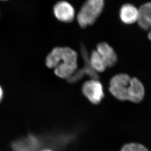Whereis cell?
Wrapping results in <instances>:
<instances>
[{
    "label": "cell",
    "instance_id": "cell-5",
    "mask_svg": "<svg viewBox=\"0 0 151 151\" xmlns=\"http://www.w3.org/2000/svg\"><path fill=\"white\" fill-rule=\"evenodd\" d=\"M53 12L56 18L62 22L70 23L75 17L74 8L70 4L65 1L56 3L53 8Z\"/></svg>",
    "mask_w": 151,
    "mask_h": 151
},
{
    "label": "cell",
    "instance_id": "cell-9",
    "mask_svg": "<svg viewBox=\"0 0 151 151\" xmlns=\"http://www.w3.org/2000/svg\"><path fill=\"white\" fill-rule=\"evenodd\" d=\"M139 15V9L130 4L123 5L120 10V19L123 23L126 24H132L137 22Z\"/></svg>",
    "mask_w": 151,
    "mask_h": 151
},
{
    "label": "cell",
    "instance_id": "cell-13",
    "mask_svg": "<svg viewBox=\"0 0 151 151\" xmlns=\"http://www.w3.org/2000/svg\"><path fill=\"white\" fill-rule=\"evenodd\" d=\"M86 75L83 68L76 71L69 78H68L69 83H74L81 80L84 76Z\"/></svg>",
    "mask_w": 151,
    "mask_h": 151
},
{
    "label": "cell",
    "instance_id": "cell-1",
    "mask_svg": "<svg viewBox=\"0 0 151 151\" xmlns=\"http://www.w3.org/2000/svg\"><path fill=\"white\" fill-rule=\"evenodd\" d=\"M46 61L47 67L55 68L56 75L68 78L77 69V53L68 47H56L47 55Z\"/></svg>",
    "mask_w": 151,
    "mask_h": 151
},
{
    "label": "cell",
    "instance_id": "cell-8",
    "mask_svg": "<svg viewBox=\"0 0 151 151\" xmlns=\"http://www.w3.org/2000/svg\"><path fill=\"white\" fill-rule=\"evenodd\" d=\"M144 86L141 81L136 78H132L129 89V101L134 103H139L144 98Z\"/></svg>",
    "mask_w": 151,
    "mask_h": 151
},
{
    "label": "cell",
    "instance_id": "cell-4",
    "mask_svg": "<svg viewBox=\"0 0 151 151\" xmlns=\"http://www.w3.org/2000/svg\"><path fill=\"white\" fill-rule=\"evenodd\" d=\"M82 91L84 96L93 104H99L104 97L103 86L97 80H90L83 84Z\"/></svg>",
    "mask_w": 151,
    "mask_h": 151
},
{
    "label": "cell",
    "instance_id": "cell-2",
    "mask_svg": "<svg viewBox=\"0 0 151 151\" xmlns=\"http://www.w3.org/2000/svg\"><path fill=\"white\" fill-rule=\"evenodd\" d=\"M104 7V0H87L77 15L79 25L82 28L93 25L101 15Z\"/></svg>",
    "mask_w": 151,
    "mask_h": 151
},
{
    "label": "cell",
    "instance_id": "cell-16",
    "mask_svg": "<svg viewBox=\"0 0 151 151\" xmlns=\"http://www.w3.org/2000/svg\"><path fill=\"white\" fill-rule=\"evenodd\" d=\"M0 1H7V0H0Z\"/></svg>",
    "mask_w": 151,
    "mask_h": 151
},
{
    "label": "cell",
    "instance_id": "cell-12",
    "mask_svg": "<svg viewBox=\"0 0 151 151\" xmlns=\"http://www.w3.org/2000/svg\"><path fill=\"white\" fill-rule=\"evenodd\" d=\"M120 151H149L148 149L142 144L137 143H130L124 145Z\"/></svg>",
    "mask_w": 151,
    "mask_h": 151
},
{
    "label": "cell",
    "instance_id": "cell-7",
    "mask_svg": "<svg viewBox=\"0 0 151 151\" xmlns=\"http://www.w3.org/2000/svg\"><path fill=\"white\" fill-rule=\"evenodd\" d=\"M139 13L138 25L143 30H149L148 37L151 41V2L142 5L139 9Z\"/></svg>",
    "mask_w": 151,
    "mask_h": 151
},
{
    "label": "cell",
    "instance_id": "cell-15",
    "mask_svg": "<svg viewBox=\"0 0 151 151\" xmlns=\"http://www.w3.org/2000/svg\"><path fill=\"white\" fill-rule=\"evenodd\" d=\"M40 151H53L52 150H50V149H43V150H41Z\"/></svg>",
    "mask_w": 151,
    "mask_h": 151
},
{
    "label": "cell",
    "instance_id": "cell-10",
    "mask_svg": "<svg viewBox=\"0 0 151 151\" xmlns=\"http://www.w3.org/2000/svg\"><path fill=\"white\" fill-rule=\"evenodd\" d=\"M81 53L84 60V67L83 69L85 72L86 75H88L92 79L97 80L99 78V75L97 72L93 68L90 63V57L88 54V52L84 46H82L81 48Z\"/></svg>",
    "mask_w": 151,
    "mask_h": 151
},
{
    "label": "cell",
    "instance_id": "cell-6",
    "mask_svg": "<svg viewBox=\"0 0 151 151\" xmlns=\"http://www.w3.org/2000/svg\"><path fill=\"white\" fill-rule=\"evenodd\" d=\"M96 51L100 54L105 63L107 67L114 66L117 62V55L113 48L106 42H101L97 45Z\"/></svg>",
    "mask_w": 151,
    "mask_h": 151
},
{
    "label": "cell",
    "instance_id": "cell-11",
    "mask_svg": "<svg viewBox=\"0 0 151 151\" xmlns=\"http://www.w3.org/2000/svg\"><path fill=\"white\" fill-rule=\"evenodd\" d=\"M90 61L93 68L96 72H103L107 68L105 63L96 50L92 52L90 57Z\"/></svg>",
    "mask_w": 151,
    "mask_h": 151
},
{
    "label": "cell",
    "instance_id": "cell-14",
    "mask_svg": "<svg viewBox=\"0 0 151 151\" xmlns=\"http://www.w3.org/2000/svg\"><path fill=\"white\" fill-rule=\"evenodd\" d=\"M3 97V91L1 86H0V102L1 101Z\"/></svg>",
    "mask_w": 151,
    "mask_h": 151
},
{
    "label": "cell",
    "instance_id": "cell-3",
    "mask_svg": "<svg viewBox=\"0 0 151 151\" xmlns=\"http://www.w3.org/2000/svg\"><path fill=\"white\" fill-rule=\"evenodd\" d=\"M131 77L126 74L114 76L110 81L109 90L114 97L120 101L128 100Z\"/></svg>",
    "mask_w": 151,
    "mask_h": 151
}]
</instances>
